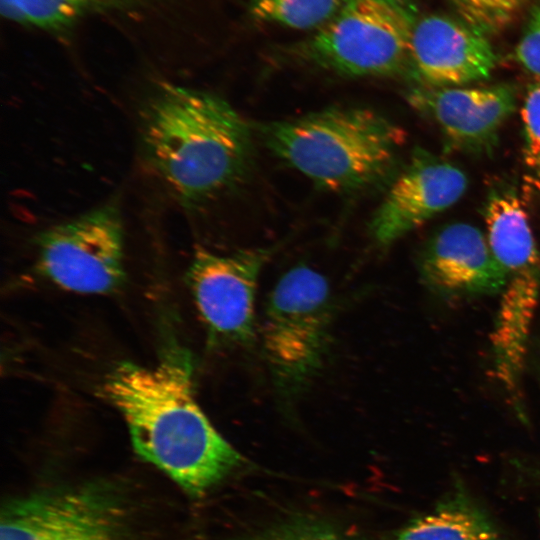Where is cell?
<instances>
[{
    "instance_id": "obj_1",
    "label": "cell",
    "mask_w": 540,
    "mask_h": 540,
    "mask_svg": "<svg viewBox=\"0 0 540 540\" xmlns=\"http://www.w3.org/2000/svg\"><path fill=\"white\" fill-rule=\"evenodd\" d=\"M191 356L168 351L152 366L115 365L102 391L126 423L135 452L184 492L201 496L244 461L196 401Z\"/></svg>"
},
{
    "instance_id": "obj_2",
    "label": "cell",
    "mask_w": 540,
    "mask_h": 540,
    "mask_svg": "<svg viewBox=\"0 0 540 540\" xmlns=\"http://www.w3.org/2000/svg\"><path fill=\"white\" fill-rule=\"evenodd\" d=\"M139 135L148 166L185 209L230 190L252 162L249 125L226 100L170 82L141 105Z\"/></svg>"
},
{
    "instance_id": "obj_3",
    "label": "cell",
    "mask_w": 540,
    "mask_h": 540,
    "mask_svg": "<svg viewBox=\"0 0 540 540\" xmlns=\"http://www.w3.org/2000/svg\"><path fill=\"white\" fill-rule=\"evenodd\" d=\"M267 148L318 186L336 192L368 188L387 177L404 132L368 108L337 107L264 124Z\"/></svg>"
},
{
    "instance_id": "obj_4",
    "label": "cell",
    "mask_w": 540,
    "mask_h": 540,
    "mask_svg": "<svg viewBox=\"0 0 540 540\" xmlns=\"http://www.w3.org/2000/svg\"><path fill=\"white\" fill-rule=\"evenodd\" d=\"M331 319L330 286L311 267H293L272 289L265 307L262 344L282 400H294L320 371L328 351Z\"/></svg>"
},
{
    "instance_id": "obj_5",
    "label": "cell",
    "mask_w": 540,
    "mask_h": 540,
    "mask_svg": "<svg viewBox=\"0 0 540 540\" xmlns=\"http://www.w3.org/2000/svg\"><path fill=\"white\" fill-rule=\"evenodd\" d=\"M418 20L414 0H349L297 54L345 76H393L409 67Z\"/></svg>"
},
{
    "instance_id": "obj_6",
    "label": "cell",
    "mask_w": 540,
    "mask_h": 540,
    "mask_svg": "<svg viewBox=\"0 0 540 540\" xmlns=\"http://www.w3.org/2000/svg\"><path fill=\"white\" fill-rule=\"evenodd\" d=\"M35 244L40 272L62 289L108 294L125 282L124 225L115 203L39 232Z\"/></svg>"
},
{
    "instance_id": "obj_7",
    "label": "cell",
    "mask_w": 540,
    "mask_h": 540,
    "mask_svg": "<svg viewBox=\"0 0 540 540\" xmlns=\"http://www.w3.org/2000/svg\"><path fill=\"white\" fill-rule=\"evenodd\" d=\"M128 506L96 484L34 492L2 508L0 540H144Z\"/></svg>"
},
{
    "instance_id": "obj_8",
    "label": "cell",
    "mask_w": 540,
    "mask_h": 540,
    "mask_svg": "<svg viewBox=\"0 0 540 540\" xmlns=\"http://www.w3.org/2000/svg\"><path fill=\"white\" fill-rule=\"evenodd\" d=\"M272 248L217 254L198 247L186 273L199 315L214 341L247 345L255 336V295Z\"/></svg>"
},
{
    "instance_id": "obj_9",
    "label": "cell",
    "mask_w": 540,
    "mask_h": 540,
    "mask_svg": "<svg viewBox=\"0 0 540 540\" xmlns=\"http://www.w3.org/2000/svg\"><path fill=\"white\" fill-rule=\"evenodd\" d=\"M467 184L465 173L457 166L416 152L374 212L370 235L379 246L391 245L454 205Z\"/></svg>"
},
{
    "instance_id": "obj_10",
    "label": "cell",
    "mask_w": 540,
    "mask_h": 540,
    "mask_svg": "<svg viewBox=\"0 0 540 540\" xmlns=\"http://www.w3.org/2000/svg\"><path fill=\"white\" fill-rule=\"evenodd\" d=\"M418 270L425 287L445 300L495 295L507 281L482 231L462 222L446 225L430 238Z\"/></svg>"
},
{
    "instance_id": "obj_11",
    "label": "cell",
    "mask_w": 540,
    "mask_h": 540,
    "mask_svg": "<svg viewBox=\"0 0 540 540\" xmlns=\"http://www.w3.org/2000/svg\"><path fill=\"white\" fill-rule=\"evenodd\" d=\"M409 101L439 127L449 149L475 154L495 147L516 108L515 92L507 85L424 86L411 91Z\"/></svg>"
},
{
    "instance_id": "obj_12",
    "label": "cell",
    "mask_w": 540,
    "mask_h": 540,
    "mask_svg": "<svg viewBox=\"0 0 540 540\" xmlns=\"http://www.w3.org/2000/svg\"><path fill=\"white\" fill-rule=\"evenodd\" d=\"M497 56L487 36L458 17L419 18L411 38L409 68L425 86L455 87L490 77Z\"/></svg>"
},
{
    "instance_id": "obj_13",
    "label": "cell",
    "mask_w": 540,
    "mask_h": 540,
    "mask_svg": "<svg viewBox=\"0 0 540 540\" xmlns=\"http://www.w3.org/2000/svg\"><path fill=\"white\" fill-rule=\"evenodd\" d=\"M483 214L490 249L506 275L540 269V252L529 216L514 189L493 191Z\"/></svg>"
},
{
    "instance_id": "obj_14",
    "label": "cell",
    "mask_w": 540,
    "mask_h": 540,
    "mask_svg": "<svg viewBox=\"0 0 540 540\" xmlns=\"http://www.w3.org/2000/svg\"><path fill=\"white\" fill-rule=\"evenodd\" d=\"M394 540H499V536L477 510L449 504L417 519Z\"/></svg>"
},
{
    "instance_id": "obj_15",
    "label": "cell",
    "mask_w": 540,
    "mask_h": 540,
    "mask_svg": "<svg viewBox=\"0 0 540 540\" xmlns=\"http://www.w3.org/2000/svg\"><path fill=\"white\" fill-rule=\"evenodd\" d=\"M124 0H0L2 15L17 24L62 32L88 13Z\"/></svg>"
},
{
    "instance_id": "obj_16",
    "label": "cell",
    "mask_w": 540,
    "mask_h": 540,
    "mask_svg": "<svg viewBox=\"0 0 540 540\" xmlns=\"http://www.w3.org/2000/svg\"><path fill=\"white\" fill-rule=\"evenodd\" d=\"M349 0H254L252 12L257 18L295 29L322 27Z\"/></svg>"
},
{
    "instance_id": "obj_17",
    "label": "cell",
    "mask_w": 540,
    "mask_h": 540,
    "mask_svg": "<svg viewBox=\"0 0 540 540\" xmlns=\"http://www.w3.org/2000/svg\"><path fill=\"white\" fill-rule=\"evenodd\" d=\"M457 17L488 36L506 28L529 0H450Z\"/></svg>"
},
{
    "instance_id": "obj_18",
    "label": "cell",
    "mask_w": 540,
    "mask_h": 540,
    "mask_svg": "<svg viewBox=\"0 0 540 540\" xmlns=\"http://www.w3.org/2000/svg\"><path fill=\"white\" fill-rule=\"evenodd\" d=\"M521 117L524 138L523 160L526 167L540 178V79L529 86Z\"/></svg>"
},
{
    "instance_id": "obj_19",
    "label": "cell",
    "mask_w": 540,
    "mask_h": 540,
    "mask_svg": "<svg viewBox=\"0 0 540 540\" xmlns=\"http://www.w3.org/2000/svg\"><path fill=\"white\" fill-rule=\"evenodd\" d=\"M515 57L526 71L540 79V3L529 11L515 47Z\"/></svg>"
},
{
    "instance_id": "obj_20",
    "label": "cell",
    "mask_w": 540,
    "mask_h": 540,
    "mask_svg": "<svg viewBox=\"0 0 540 540\" xmlns=\"http://www.w3.org/2000/svg\"><path fill=\"white\" fill-rule=\"evenodd\" d=\"M267 540H339L328 529L308 524L289 525L272 533Z\"/></svg>"
}]
</instances>
